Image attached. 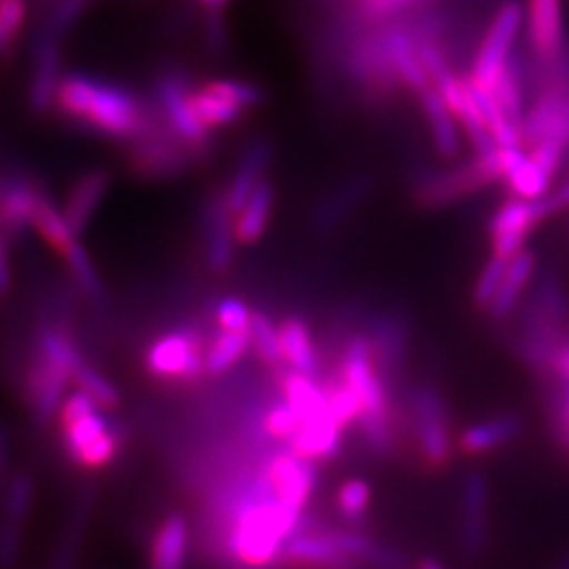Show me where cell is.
Returning <instances> with one entry per match:
<instances>
[{"label": "cell", "instance_id": "obj_13", "mask_svg": "<svg viewBox=\"0 0 569 569\" xmlns=\"http://www.w3.org/2000/svg\"><path fill=\"white\" fill-rule=\"evenodd\" d=\"M279 566L289 569H355L359 563L336 542L333 531H312L305 526L284 542Z\"/></svg>", "mask_w": 569, "mask_h": 569}, {"label": "cell", "instance_id": "obj_16", "mask_svg": "<svg viewBox=\"0 0 569 569\" xmlns=\"http://www.w3.org/2000/svg\"><path fill=\"white\" fill-rule=\"evenodd\" d=\"M42 188L23 173L2 178L0 186V228L7 237H21L32 228L34 209L41 199Z\"/></svg>", "mask_w": 569, "mask_h": 569}, {"label": "cell", "instance_id": "obj_49", "mask_svg": "<svg viewBox=\"0 0 569 569\" xmlns=\"http://www.w3.org/2000/svg\"><path fill=\"white\" fill-rule=\"evenodd\" d=\"M547 199H549L550 207H552V213L569 209V178L557 190H550Z\"/></svg>", "mask_w": 569, "mask_h": 569}, {"label": "cell", "instance_id": "obj_2", "mask_svg": "<svg viewBox=\"0 0 569 569\" xmlns=\"http://www.w3.org/2000/svg\"><path fill=\"white\" fill-rule=\"evenodd\" d=\"M338 373L359 395V428L366 437L367 448L376 456H388L395 446L392 406L387 376L378 366L371 336L355 333L348 338Z\"/></svg>", "mask_w": 569, "mask_h": 569}, {"label": "cell", "instance_id": "obj_20", "mask_svg": "<svg viewBox=\"0 0 569 569\" xmlns=\"http://www.w3.org/2000/svg\"><path fill=\"white\" fill-rule=\"evenodd\" d=\"M342 430L345 428L338 425L331 411H326L321 416L302 420L298 432L289 439L287 448L312 462L331 460L342 449Z\"/></svg>", "mask_w": 569, "mask_h": 569}, {"label": "cell", "instance_id": "obj_4", "mask_svg": "<svg viewBox=\"0 0 569 569\" xmlns=\"http://www.w3.org/2000/svg\"><path fill=\"white\" fill-rule=\"evenodd\" d=\"M502 180L500 148L489 154H475L472 161L443 171H430L413 186V203L420 209H443L468 194Z\"/></svg>", "mask_w": 569, "mask_h": 569}, {"label": "cell", "instance_id": "obj_12", "mask_svg": "<svg viewBox=\"0 0 569 569\" xmlns=\"http://www.w3.org/2000/svg\"><path fill=\"white\" fill-rule=\"evenodd\" d=\"M262 472L270 489L284 507L305 510L317 488V468L312 460H306L291 449L272 451L264 462Z\"/></svg>", "mask_w": 569, "mask_h": 569}, {"label": "cell", "instance_id": "obj_8", "mask_svg": "<svg viewBox=\"0 0 569 569\" xmlns=\"http://www.w3.org/2000/svg\"><path fill=\"white\" fill-rule=\"evenodd\" d=\"M204 348L194 329H176L157 338L146 352L150 376L180 385H197L207 376Z\"/></svg>", "mask_w": 569, "mask_h": 569}, {"label": "cell", "instance_id": "obj_6", "mask_svg": "<svg viewBox=\"0 0 569 569\" xmlns=\"http://www.w3.org/2000/svg\"><path fill=\"white\" fill-rule=\"evenodd\" d=\"M192 87L194 84L188 72H183L182 68H169L157 77L150 98L169 131L207 159L213 131L204 127L190 103Z\"/></svg>", "mask_w": 569, "mask_h": 569}, {"label": "cell", "instance_id": "obj_42", "mask_svg": "<svg viewBox=\"0 0 569 569\" xmlns=\"http://www.w3.org/2000/svg\"><path fill=\"white\" fill-rule=\"evenodd\" d=\"M262 427H264V432L268 437L289 443V439L300 428V416L283 399V401H277V403H272V406L266 409Z\"/></svg>", "mask_w": 569, "mask_h": 569}, {"label": "cell", "instance_id": "obj_30", "mask_svg": "<svg viewBox=\"0 0 569 569\" xmlns=\"http://www.w3.org/2000/svg\"><path fill=\"white\" fill-rule=\"evenodd\" d=\"M190 103L209 131L232 127L243 119L244 110L211 91L207 84H194L190 91Z\"/></svg>", "mask_w": 569, "mask_h": 569}, {"label": "cell", "instance_id": "obj_18", "mask_svg": "<svg viewBox=\"0 0 569 569\" xmlns=\"http://www.w3.org/2000/svg\"><path fill=\"white\" fill-rule=\"evenodd\" d=\"M110 183H112V176L103 167L89 169L77 182L72 183L61 209H63L68 224L74 228L77 234L82 237V232L91 224L93 216L98 213L100 204L103 203V199L110 190Z\"/></svg>", "mask_w": 569, "mask_h": 569}, {"label": "cell", "instance_id": "obj_28", "mask_svg": "<svg viewBox=\"0 0 569 569\" xmlns=\"http://www.w3.org/2000/svg\"><path fill=\"white\" fill-rule=\"evenodd\" d=\"M32 230L49 244L58 256H63L72 244L81 241V234L74 232V228L68 224L63 209L51 199V194L41 192V199L34 209Z\"/></svg>", "mask_w": 569, "mask_h": 569}, {"label": "cell", "instance_id": "obj_23", "mask_svg": "<svg viewBox=\"0 0 569 569\" xmlns=\"http://www.w3.org/2000/svg\"><path fill=\"white\" fill-rule=\"evenodd\" d=\"M536 253L531 249L519 251L509 266H507V274L500 284V291L493 300V305L489 306V317L493 321H507L512 317V312L517 310V306L521 305L523 293L528 291L529 284L536 279Z\"/></svg>", "mask_w": 569, "mask_h": 569}, {"label": "cell", "instance_id": "obj_1", "mask_svg": "<svg viewBox=\"0 0 569 569\" xmlns=\"http://www.w3.org/2000/svg\"><path fill=\"white\" fill-rule=\"evenodd\" d=\"M53 108L63 119L122 143L138 140L159 121L152 98H143L121 82L84 72L63 74Z\"/></svg>", "mask_w": 569, "mask_h": 569}, {"label": "cell", "instance_id": "obj_41", "mask_svg": "<svg viewBox=\"0 0 569 569\" xmlns=\"http://www.w3.org/2000/svg\"><path fill=\"white\" fill-rule=\"evenodd\" d=\"M336 502H338V510L345 519L361 521L371 505V488L366 479H359V477L348 479L346 483H342V488L338 489Z\"/></svg>", "mask_w": 569, "mask_h": 569}, {"label": "cell", "instance_id": "obj_44", "mask_svg": "<svg viewBox=\"0 0 569 569\" xmlns=\"http://www.w3.org/2000/svg\"><path fill=\"white\" fill-rule=\"evenodd\" d=\"M253 310L241 298H224L216 308V323L224 331H249Z\"/></svg>", "mask_w": 569, "mask_h": 569}, {"label": "cell", "instance_id": "obj_50", "mask_svg": "<svg viewBox=\"0 0 569 569\" xmlns=\"http://www.w3.org/2000/svg\"><path fill=\"white\" fill-rule=\"evenodd\" d=\"M207 13H224L230 0H197Z\"/></svg>", "mask_w": 569, "mask_h": 569}, {"label": "cell", "instance_id": "obj_5", "mask_svg": "<svg viewBox=\"0 0 569 569\" xmlns=\"http://www.w3.org/2000/svg\"><path fill=\"white\" fill-rule=\"evenodd\" d=\"M203 159L194 148L169 131L161 114L138 140L127 143V167L131 176L140 180L178 178Z\"/></svg>", "mask_w": 569, "mask_h": 569}, {"label": "cell", "instance_id": "obj_29", "mask_svg": "<svg viewBox=\"0 0 569 569\" xmlns=\"http://www.w3.org/2000/svg\"><path fill=\"white\" fill-rule=\"evenodd\" d=\"M251 348V333L249 331H224L211 340L204 350V367L207 376L222 378L232 367L243 361L244 352Z\"/></svg>", "mask_w": 569, "mask_h": 569}, {"label": "cell", "instance_id": "obj_39", "mask_svg": "<svg viewBox=\"0 0 569 569\" xmlns=\"http://www.w3.org/2000/svg\"><path fill=\"white\" fill-rule=\"evenodd\" d=\"M510 260L505 258H498V256H489L488 262L481 268L475 287H472V305L479 310H486L488 312L489 306L493 305L498 291H500V284L502 279L507 274V266Z\"/></svg>", "mask_w": 569, "mask_h": 569}, {"label": "cell", "instance_id": "obj_51", "mask_svg": "<svg viewBox=\"0 0 569 569\" xmlns=\"http://www.w3.org/2000/svg\"><path fill=\"white\" fill-rule=\"evenodd\" d=\"M418 569H446V568H443V566H441V563H439V561H437V559H430V557H428V559H422V561H420V566H418Z\"/></svg>", "mask_w": 569, "mask_h": 569}, {"label": "cell", "instance_id": "obj_19", "mask_svg": "<svg viewBox=\"0 0 569 569\" xmlns=\"http://www.w3.org/2000/svg\"><path fill=\"white\" fill-rule=\"evenodd\" d=\"M521 430H523V422L519 416L500 413L465 428L456 446L468 458H481V456L496 453L498 449H505L512 441H517Z\"/></svg>", "mask_w": 569, "mask_h": 569}, {"label": "cell", "instance_id": "obj_27", "mask_svg": "<svg viewBox=\"0 0 569 569\" xmlns=\"http://www.w3.org/2000/svg\"><path fill=\"white\" fill-rule=\"evenodd\" d=\"M32 505V483L28 477H18L9 493L0 521V563L7 566L13 561V555L20 547L21 528Z\"/></svg>", "mask_w": 569, "mask_h": 569}, {"label": "cell", "instance_id": "obj_32", "mask_svg": "<svg viewBox=\"0 0 569 569\" xmlns=\"http://www.w3.org/2000/svg\"><path fill=\"white\" fill-rule=\"evenodd\" d=\"M502 182L507 183L510 194L526 201H538L550 192L552 176L526 154L519 163L510 169Z\"/></svg>", "mask_w": 569, "mask_h": 569}, {"label": "cell", "instance_id": "obj_3", "mask_svg": "<svg viewBox=\"0 0 569 569\" xmlns=\"http://www.w3.org/2000/svg\"><path fill=\"white\" fill-rule=\"evenodd\" d=\"M82 361L81 352L63 331L42 329L28 371V401L39 425H47L60 413L63 392L74 382V371Z\"/></svg>", "mask_w": 569, "mask_h": 569}, {"label": "cell", "instance_id": "obj_26", "mask_svg": "<svg viewBox=\"0 0 569 569\" xmlns=\"http://www.w3.org/2000/svg\"><path fill=\"white\" fill-rule=\"evenodd\" d=\"M279 336L283 348L284 367L315 378L321 367V359L312 340V331L305 319L296 315L287 317L279 326Z\"/></svg>", "mask_w": 569, "mask_h": 569}, {"label": "cell", "instance_id": "obj_14", "mask_svg": "<svg viewBox=\"0 0 569 569\" xmlns=\"http://www.w3.org/2000/svg\"><path fill=\"white\" fill-rule=\"evenodd\" d=\"M528 44L536 63H547L568 49L563 0H528L526 7Z\"/></svg>", "mask_w": 569, "mask_h": 569}, {"label": "cell", "instance_id": "obj_25", "mask_svg": "<svg viewBox=\"0 0 569 569\" xmlns=\"http://www.w3.org/2000/svg\"><path fill=\"white\" fill-rule=\"evenodd\" d=\"M277 203V190L272 182H260V186L251 192L241 211L234 216V237L241 247H251L260 243L270 226L272 213Z\"/></svg>", "mask_w": 569, "mask_h": 569}, {"label": "cell", "instance_id": "obj_46", "mask_svg": "<svg viewBox=\"0 0 569 569\" xmlns=\"http://www.w3.org/2000/svg\"><path fill=\"white\" fill-rule=\"evenodd\" d=\"M204 39L211 51L224 53L228 42V30H226L224 13H207L204 21Z\"/></svg>", "mask_w": 569, "mask_h": 569}, {"label": "cell", "instance_id": "obj_33", "mask_svg": "<svg viewBox=\"0 0 569 569\" xmlns=\"http://www.w3.org/2000/svg\"><path fill=\"white\" fill-rule=\"evenodd\" d=\"M249 333L251 348L266 367H284L279 326H274V321L266 312L253 310Z\"/></svg>", "mask_w": 569, "mask_h": 569}, {"label": "cell", "instance_id": "obj_53", "mask_svg": "<svg viewBox=\"0 0 569 569\" xmlns=\"http://www.w3.org/2000/svg\"><path fill=\"white\" fill-rule=\"evenodd\" d=\"M0 186H2V178H0Z\"/></svg>", "mask_w": 569, "mask_h": 569}, {"label": "cell", "instance_id": "obj_22", "mask_svg": "<svg viewBox=\"0 0 569 569\" xmlns=\"http://www.w3.org/2000/svg\"><path fill=\"white\" fill-rule=\"evenodd\" d=\"M418 102L422 108V114H425V121H427L428 131H430V138H432L437 152L448 161L456 159L462 148L460 122L456 121V117L451 114L439 89L435 84H430L422 93H418Z\"/></svg>", "mask_w": 569, "mask_h": 569}, {"label": "cell", "instance_id": "obj_38", "mask_svg": "<svg viewBox=\"0 0 569 569\" xmlns=\"http://www.w3.org/2000/svg\"><path fill=\"white\" fill-rule=\"evenodd\" d=\"M74 382L79 390L87 392L102 409H114L121 403V395L117 387L103 376L102 371L87 366L84 361L74 371Z\"/></svg>", "mask_w": 569, "mask_h": 569}, {"label": "cell", "instance_id": "obj_17", "mask_svg": "<svg viewBox=\"0 0 569 569\" xmlns=\"http://www.w3.org/2000/svg\"><path fill=\"white\" fill-rule=\"evenodd\" d=\"M274 146L268 138H258L244 146L243 154L239 159L237 169L232 171L230 182L224 186L226 203L230 207L232 216L241 211L251 192L266 180V171L272 163Z\"/></svg>", "mask_w": 569, "mask_h": 569}, {"label": "cell", "instance_id": "obj_36", "mask_svg": "<svg viewBox=\"0 0 569 569\" xmlns=\"http://www.w3.org/2000/svg\"><path fill=\"white\" fill-rule=\"evenodd\" d=\"M63 262L68 266L72 279L81 287L82 291L91 298H102L103 284L98 268L93 264L91 256L87 253V249L82 247L81 241L72 244L63 256Z\"/></svg>", "mask_w": 569, "mask_h": 569}, {"label": "cell", "instance_id": "obj_43", "mask_svg": "<svg viewBox=\"0 0 569 569\" xmlns=\"http://www.w3.org/2000/svg\"><path fill=\"white\" fill-rule=\"evenodd\" d=\"M119 449H121V435L114 428H110L98 441L82 449L72 462L89 470H98V468L108 467L117 458Z\"/></svg>", "mask_w": 569, "mask_h": 569}, {"label": "cell", "instance_id": "obj_11", "mask_svg": "<svg viewBox=\"0 0 569 569\" xmlns=\"http://www.w3.org/2000/svg\"><path fill=\"white\" fill-rule=\"evenodd\" d=\"M203 253L207 268L213 274H226L237 258L234 216L226 203L224 186H213L204 197L201 213Z\"/></svg>", "mask_w": 569, "mask_h": 569}, {"label": "cell", "instance_id": "obj_7", "mask_svg": "<svg viewBox=\"0 0 569 569\" xmlns=\"http://www.w3.org/2000/svg\"><path fill=\"white\" fill-rule=\"evenodd\" d=\"M526 26V9L519 0H507L493 13L488 32L477 49V56L470 63L468 81L483 89H491L500 77L502 68L512 58L515 42Z\"/></svg>", "mask_w": 569, "mask_h": 569}, {"label": "cell", "instance_id": "obj_37", "mask_svg": "<svg viewBox=\"0 0 569 569\" xmlns=\"http://www.w3.org/2000/svg\"><path fill=\"white\" fill-rule=\"evenodd\" d=\"M28 20L26 0H0V60L9 58Z\"/></svg>", "mask_w": 569, "mask_h": 569}, {"label": "cell", "instance_id": "obj_10", "mask_svg": "<svg viewBox=\"0 0 569 569\" xmlns=\"http://www.w3.org/2000/svg\"><path fill=\"white\" fill-rule=\"evenodd\" d=\"M552 213L549 199L542 197L538 201H526L510 197L507 203L500 204L489 220V247L491 253L505 260H512L519 251L526 249L533 228L547 222Z\"/></svg>", "mask_w": 569, "mask_h": 569}, {"label": "cell", "instance_id": "obj_52", "mask_svg": "<svg viewBox=\"0 0 569 569\" xmlns=\"http://www.w3.org/2000/svg\"><path fill=\"white\" fill-rule=\"evenodd\" d=\"M403 2H406V4H409V7H411V4H418V2H425V0H403Z\"/></svg>", "mask_w": 569, "mask_h": 569}, {"label": "cell", "instance_id": "obj_40", "mask_svg": "<svg viewBox=\"0 0 569 569\" xmlns=\"http://www.w3.org/2000/svg\"><path fill=\"white\" fill-rule=\"evenodd\" d=\"M204 84L211 91H216L218 96L237 103L239 108H243L244 112H249L251 108L262 106L266 100L264 89L258 87L256 82L241 81V79H213V81H207Z\"/></svg>", "mask_w": 569, "mask_h": 569}, {"label": "cell", "instance_id": "obj_24", "mask_svg": "<svg viewBox=\"0 0 569 569\" xmlns=\"http://www.w3.org/2000/svg\"><path fill=\"white\" fill-rule=\"evenodd\" d=\"M190 547V526L182 512H171L154 531L150 569H186Z\"/></svg>", "mask_w": 569, "mask_h": 569}, {"label": "cell", "instance_id": "obj_45", "mask_svg": "<svg viewBox=\"0 0 569 569\" xmlns=\"http://www.w3.org/2000/svg\"><path fill=\"white\" fill-rule=\"evenodd\" d=\"M550 420L555 435L563 448L569 449V385H561L550 406Z\"/></svg>", "mask_w": 569, "mask_h": 569}, {"label": "cell", "instance_id": "obj_34", "mask_svg": "<svg viewBox=\"0 0 569 569\" xmlns=\"http://www.w3.org/2000/svg\"><path fill=\"white\" fill-rule=\"evenodd\" d=\"M321 385L326 388L329 411L338 420V425L342 428L359 425L361 401H359V395L352 390L345 378L336 371V376H331L329 380L321 382Z\"/></svg>", "mask_w": 569, "mask_h": 569}, {"label": "cell", "instance_id": "obj_35", "mask_svg": "<svg viewBox=\"0 0 569 569\" xmlns=\"http://www.w3.org/2000/svg\"><path fill=\"white\" fill-rule=\"evenodd\" d=\"M108 418L100 413V409H93L81 416L79 420L61 427L63 430V448L68 456L74 460L82 449L89 448L93 441H98L102 435L110 430Z\"/></svg>", "mask_w": 569, "mask_h": 569}, {"label": "cell", "instance_id": "obj_15", "mask_svg": "<svg viewBox=\"0 0 569 569\" xmlns=\"http://www.w3.org/2000/svg\"><path fill=\"white\" fill-rule=\"evenodd\" d=\"M489 486L483 472H470L460 498V538L470 557H479L488 542Z\"/></svg>", "mask_w": 569, "mask_h": 569}, {"label": "cell", "instance_id": "obj_9", "mask_svg": "<svg viewBox=\"0 0 569 569\" xmlns=\"http://www.w3.org/2000/svg\"><path fill=\"white\" fill-rule=\"evenodd\" d=\"M411 413L422 465L430 470L448 467L453 453V437L449 427L448 407L439 390L427 385L416 388L411 397Z\"/></svg>", "mask_w": 569, "mask_h": 569}, {"label": "cell", "instance_id": "obj_48", "mask_svg": "<svg viewBox=\"0 0 569 569\" xmlns=\"http://www.w3.org/2000/svg\"><path fill=\"white\" fill-rule=\"evenodd\" d=\"M11 289V264H9V251H7V234L0 228V296L9 293Z\"/></svg>", "mask_w": 569, "mask_h": 569}, {"label": "cell", "instance_id": "obj_31", "mask_svg": "<svg viewBox=\"0 0 569 569\" xmlns=\"http://www.w3.org/2000/svg\"><path fill=\"white\" fill-rule=\"evenodd\" d=\"M491 93L496 96V100L510 119L517 124H521V119L526 114V72L515 53L507 61V66L502 68L500 77L493 82Z\"/></svg>", "mask_w": 569, "mask_h": 569}, {"label": "cell", "instance_id": "obj_47", "mask_svg": "<svg viewBox=\"0 0 569 569\" xmlns=\"http://www.w3.org/2000/svg\"><path fill=\"white\" fill-rule=\"evenodd\" d=\"M547 371L561 385H569V340H561L550 355Z\"/></svg>", "mask_w": 569, "mask_h": 569}, {"label": "cell", "instance_id": "obj_21", "mask_svg": "<svg viewBox=\"0 0 569 569\" xmlns=\"http://www.w3.org/2000/svg\"><path fill=\"white\" fill-rule=\"evenodd\" d=\"M373 192V182L363 176L350 178L338 188H333L312 209V226L317 230H333L345 224L346 218L361 209L367 197Z\"/></svg>", "mask_w": 569, "mask_h": 569}]
</instances>
